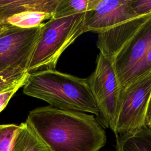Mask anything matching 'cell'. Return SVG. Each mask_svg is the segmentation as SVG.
<instances>
[{
  "mask_svg": "<svg viewBox=\"0 0 151 151\" xmlns=\"http://www.w3.org/2000/svg\"><path fill=\"white\" fill-rule=\"evenodd\" d=\"M86 13L52 18L41 25L27 67L29 74L55 69L62 53L84 33Z\"/></svg>",
  "mask_w": 151,
  "mask_h": 151,
  "instance_id": "cell-3",
  "label": "cell"
},
{
  "mask_svg": "<svg viewBox=\"0 0 151 151\" xmlns=\"http://www.w3.org/2000/svg\"><path fill=\"white\" fill-rule=\"evenodd\" d=\"M116 138V151H151V129L146 126L130 135Z\"/></svg>",
  "mask_w": 151,
  "mask_h": 151,
  "instance_id": "cell-11",
  "label": "cell"
},
{
  "mask_svg": "<svg viewBox=\"0 0 151 151\" xmlns=\"http://www.w3.org/2000/svg\"><path fill=\"white\" fill-rule=\"evenodd\" d=\"M150 18L151 14L137 16L98 33L96 45L99 52L112 61L124 45Z\"/></svg>",
  "mask_w": 151,
  "mask_h": 151,
  "instance_id": "cell-10",
  "label": "cell"
},
{
  "mask_svg": "<svg viewBox=\"0 0 151 151\" xmlns=\"http://www.w3.org/2000/svg\"><path fill=\"white\" fill-rule=\"evenodd\" d=\"M87 80L99 109L97 120L103 128H110L116 114L121 90L113 61L99 52L96 68Z\"/></svg>",
  "mask_w": 151,
  "mask_h": 151,
  "instance_id": "cell-5",
  "label": "cell"
},
{
  "mask_svg": "<svg viewBox=\"0 0 151 151\" xmlns=\"http://www.w3.org/2000/svg\"><path fill=\"white\" fill-rule=\"evenodd\" d=\"M8 28H9V27H8L7 26L0 23V35Z\"/></svg>",
  "mask_w": 151,
  "mask_h": 151,
  "instance_id": "cell-20",
  "label": "cell"
},
{
  "mask_svg": "<svg viewBox=\"0 0 151 151\" xmlns=\"http://www.w3.org/2000/svg\"><path fill=\"white\" fill-rule=\"evenodd\" d=\"M25 122L50 151H99L107 142L92 114L48 106L31 111Z\"/></svg>",
  "mask_w": 151,
  "mask_h": 151,
  "instance_id": "cell-1",
  "label": "cell"
},
{
  "mask_svg": "<svg viewBox=\"0 0 151 151\" xmlns=\"http://www.w3.org/2000/svg\"><path fill=\"white\" fill-rule=\"evenodd\" d=\"M131 6L137 17L151 14V0H131Z\"/></svg>",
  "mask_w": 151,
  "mask_h": 151,
  "instance_id": "cell-17",
  "label": "cell"
},
{
  "mask_svg": "<svg viewBox=\"0 0 151 151\" xmlns=\"http://www.w3.org/2000/svg\"><path fill=\"white\" fill-rule=\"evenodd\" d=\"M29 73L22 67H11L0 72V93L20 84H25Z\"/></svg>",
  "mask_w": 151,
  "mask_h": 151,
  "instance_id": "cell-14",
  "label": "cell"
},
{
  "mask_svg": "<svg viewBox=\"0 0 151 151\" xmlns=\"http://www.w3.org/2000/svg\"><path fill=\"white\" fill-rule=\"evenodd\" d=\"M151 70V45L145 54L142 58L134 66L132 71L129 74L125 83L124 86L130 80H133L149 71Z\"/></svg>",
  "mask_w": 151,
  "mask_h": 151,
  "instance_id": "cell-16",
  "label": "cell"
},
{
  "mask_svg": "<svg viewBox=\"0 0 151 151\" xmlns=\"http://www.w3.org/2000/svg\"><path fill=\"white\" fill-rule=\"evenodd\" d=\"M61 0H0V23L8 27L33 28L52 18Z\"/></svg>",
  "mask_w": 151,
  "mask_h": 151,
  "instance_id": "cell-6",
  "label": "cell"
},
{
  "mask_svg": "<svg viewBox=\"0 0 151 151\" xmlns=\"http://www.w3.org/2000/svg\"><path fill=\"white\" fill-rule=\"evenodd\" d=\"M151 98V70L121 88L116 114L110 129L116 137L133 134L146 126Z\"/></svg>",
  "mask_w": 151,
  "mask_h": 151,
  "instance_id": "cell-4",
  "label": "cell"
},
{
  "mask_svg": "<svg viewBox=\"0 0 151 151\" xmlns=\"http://www.w3.org/2000/svg\"><path fill=\"white\" fill-rule=\"evenodd\" d=\"M23 93L58 109L90 113L96 117L99 114L87 78L55 69L29 73L23 86Z\"/></svg>",
  "mask_w": 151,
  "mask_h": 151,
  "instance_id": "cell-2",
  "label": "cell"
},
{
  "mask_svg": "<svg viewBox=\"0 0 151 151\" xmlns=\"http://www.w3.org/2000/svg\"><path fill=\"white\" fill-rule=\"evenodd\" d=\"M150 45L151 18L124 45L112 60L121 88L130 72L142 58Z\"/></svg>",
  "mask_w": 151,
  "mask_h": 151,
  "instance_id": "cell-9",
  "label": "cell"
},
{
  "mask_svg": "<svg viewBox=\"0 0 151 151\" xmlns=\"http://www.w3.org/2000/svg\"><path fill=\"white\" fill-rule=\"evenodd\" d=\"M99 0H61L52 18L86 13L93 9Z\"/></svg>",
  "mask_w": 151,
  "mask_h": 151,
  "instance_id": "cell-13",
  "label": "cell"
},
{
  "mask_svg": "<svg viewBox=\"0 0 151 151\" xmlns=\"http://www.w3.org/2000/svg\"><path fill=\"white\" fill-rule=\"evenodd\" d=\"M19 125L0 124V151H13L14 142Z\"/></svg>",
  "mask_w": 151,
  "mask_h": 151,
  "instance_id": "cell-15",
  "label": "cell"
},
{
  "mask_svg": "<svg viewBox=\"0 0 151 151\" xmlns=\"http://www.w3.org/2000/svg\"><path fill=\"white\" fill-rule=\"evenodd\" d=\"M41 27L28 29L9 27L0 35V72L16 67L27 69Z\"/></svg>",
  "mask_w": 151,
  "mask_h": 151,
  "instance_id": "cell-7",
  "label": "cell"
},
{
  "mask_svg": "<svg viewBox=\"0 0 151 151\" xmlns=\"http://www.w3.org/2000/svg\"><path fill=\"white\" fill-rule=\"evenodd\" d=\"M24 84H20L0 93V113L5 108L12 97Z\"/></svg>",
  "mask_w": 151,
  "mask_h": 151,
  "instance_id": "cell-18",
  "label": "cell"
},
{
  "mask_svg": "<svg viewBox=\"0 0 151 151\" xmlns=\"http://www.w3.org/2000/svg\"><path fill=\"white\" fill-rule=\"evenodd\" d=\"M145 124L146 126L149 128L151 129V98L149 101L146 116V120H145Z\"/></svg>",
  "mask_w": 151,
  "mask_h": 151,
  "instance_id": "cell-19",
  "label": "cell"
},
{
  "mask_svg": "<svg viewBox=\"0 0 151 151\" xmlns=\"http://www.w3.org/2000/svg\"><path fill=\"white\" fill-rule=\"evenodd\" d=\"M13 151L50 150L29 126L24 122L19 125L14 139Z\"/></svg>",
  "mask_w": 151,
  "mask_h": 151,
  "instance_id": "cell-12",
  "label": "cell"
},
{
  "mask_svg": "<svg viewBox=\"0 0 151 151\" xmlns=\"http://www.w3.org/2000/svg\"><path fill=\"white\" fill-rule=\"evenodd\" d=\"M136 17L131 0H99L96 6L86 13L83 32L98 34Z\"/></svg>",
  "mask_w": 151,
  "mask_h": 151,
  "instance_id": "cell-8",
  "label": "cell"
}]
</instances>
